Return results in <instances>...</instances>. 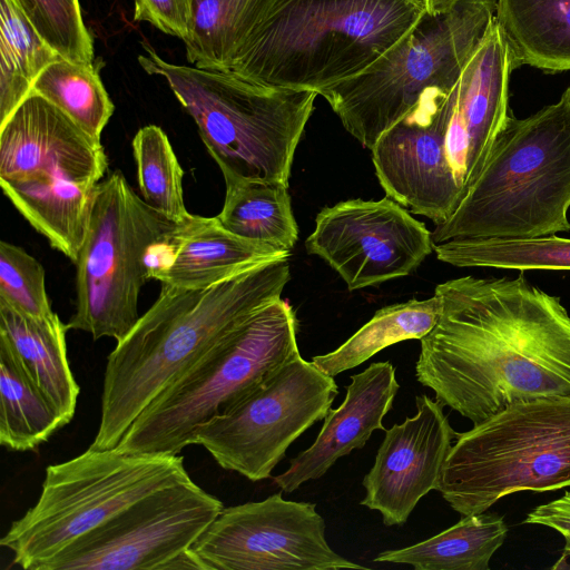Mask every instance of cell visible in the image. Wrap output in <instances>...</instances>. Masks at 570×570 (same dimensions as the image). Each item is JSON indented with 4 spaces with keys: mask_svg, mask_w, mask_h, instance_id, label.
Here are the masks:
<instances>
[{
    "mask_svg": "<svg viewBox=\"0 0 570 570\" xmlns=\"http://www.w3.org/2000/svg\"><path fill=\"white\" fill-rule=\"evenodd\" d=\"M59 58L16 0H0V124L30 95L41 71Z\"/></svg>",
    "mask_w": 570,
    "mask_h": 570,
    "instance_id": "27",
    "label": "cell"
},
{
    "mask_svg": "<svg viewBox=\"0 0 570 570\" xmlns=\"http://www.w3.org/2000/svg\"><path fill=\"white\" fill-rule=\"evenodd\" d=\"M514 68L511 47L494 17L458 80L446 134L448 156L463 197L511 115L509 81Z\"/></svg>",
    "mask_w": 570,
    "mask_h": 570,
    "instance_id": "18",
    "label": "cell"
},
{
    "mask_svg": "<svg viewBox=\"0 0 570 570\" xmlns=\"http://www.w3.org/2000/svg\"><path fill=\"white\" fill-rule=\"evenodd\" d=\"M425 13L420 0H276L226 72L321 95L368 69Z\"/></svg>",
    "mask_w": 570,
    "mask_h": 570,
    "instance_id": "3",
    "label": "cell"
},
{
    "mask_svg": "<svg viewBox=\"0 0 570 570\" xmlns=\"http://www.w3.org/2000/svg\"><path fill=\"white\" fill-rule=\"evenodd\" d=\"M570 87L527 118L512 114L452 216L432 232L453 239H527L570 230Z\"/></svg>",
    "mask_w": 570,
    "mask_h": 570,
    "instance_id": "4",
    "label": "cell"
},
{
    "mask_svg": "<svg viewBox=\"0 0 570 570\" xmlns=\"http://www.w3.org/2000/svg\"><path fill=\"white\" fill-rule=\"evenodd\" d=\"M508 525L493 512L463 515L449 529L415 544L381 552L375 562L410 564L415 570H489Z\"/></svg>",
    "mask_w": 570,
    "mask_h": 570,
    "instance_id": "23",
    "label": "cell"
},
{
    "mask_svg": "<svg viewBox=\"0 0 570 570\" xmlns=\"http://www.w3.org/2000/svg\"><path fill=\"white\" fill-rule=\"evenodd\" d=\"M497 0H454L416 27L364 72L321 96L344 128L372 149L431 88L450 91L487 35Z\"/></svg>",
    "mask_w": 570,
    "mask_h": 570,
    "instance_id": "9",
    "label": "cell"
},
{
    "mask_svg": "<svg viewBox=\"0 0 570 570\" xmlns=\"http://www.w3.org/2000/svg\"><path fill=\"white\" fill-rule=\"evenodd\" d=\"M233 0H194L193 30L185 41L190 65L208 70L222 68L225 29Z\"/></svg>",
    "mask_w": 570,
    "mask_h": 570,
    "instance_id": "33",
    "label": "cell"
},
{
    "mask_svg": "<svg viewBox=\"0 0 570 570\" xmlns=\"http://www.w3.org/2000/svg\"><path fill=\"white\" fill-rule=\"evenodd\" d=\"M399 387L395 367L387 361L372 363L352 375L343 403L331 409L314 443L293 458L289 468L273 478L274 483L292 493L320 479L352 450L362 449L373 431H385L382 420L392 409Z\"/></svg>",
    "mask_w": 570,
    "mask_h": 570,
    "instance_id": "19",
    "label": "cell"
},
{
    "mask_svg": "<svg viewBox=\"0 0 570 570\" xmlns=\"http://www.w3.org/2000/svg\"><path fill=\"white\" fill-rule=\"evenodd\" d=\"M179 454L88 449L46 469L37 503L0 540L12 564L37 570L80 537L131 504L189 479Z\"/></svg>",
    "mask_w": 570,
    "mask_h": 570,
    "instance_id": "10",
    "label": "cell"
},
{
    "mask_svg": "<svg viewBox=\"0 0 570 570\" xmlns=\"http://www.w3.org/2000/svg\"><path fill=\"white\" fill-rule=\"evenodd\" d=\"M132 150L145 203L174 223L186 219L190 214L183 197L184 171L165 131L156 125L140 128Z\"/></svg>",
    "mask_w": 570,
    "mask_h": 570,
    "instance_id": "30",
    "label": "cell"
},
{
    "mask_svg": "<svg viewBox=\"0 0 570 570\" xmlns=\"http://www.w3.org/2000/svg\"><path fill=\"white\" fill-rule=\"evenodd\" d=\"M108 169L100 141L30 92L0 124V185L18 212L73 263L96 187Z\"/></svg>",
    "mask_w": 570,
    "mask_h": 570,
    "instance_id": "6",
    "label": "cell"
},
{
    "mask_svg": "<svg viewBox=\"0 0 570 570\" xmlns=\"http://www.w3.org/2000/svg\"><path fill=\"white\" fill-rule=\"evenodd\" d=\"M68 330L56 313L37 318L0 299V337L10 345L28 376L67 424L75 415L80 393L67 357Z\"/></svg>",
    "mask_w": 570,
    "mask_h": 570,
    "instance_id": "21",
    "label": "cell"
},
{
    "mask_svg": "<svg viewBox=\"0 0 570 570\" xmlns=\"http://www.w3.org/2000/svg\"><path fill=\"white\" fill-rule=\"evenodd\" d=\"M296 318L282 298L258 308L213 344L138 415L119 444L130 453L179 454L196 429L299 352Z\"/></svg>",
    "mask_w": 570,
    "mask_h": 570,
    "instance_id": "7",
    "label": "cell"
},
{
    "mask_svg": "<svg viewBox=\"0 0 570 570\" xmlns=\"http://www.w3.org/2000/svg\"><path fill=\"white\" fill-rule=\"evenodd\" d=\"M440 299H410L380 308L373 317L333 352L313 356L323 373L335 376L354 368L383 348L407 340H421L435 325Z\"/></svg>",
    "mask_w": 570,
    "mask_h": 570,
    "instance_id": "25",
    "label": "cell"
},
{
    "mask_svg": "<svg viewBox=\"0 0 570 570\" xmlns=\"http://www.w3.org/2000/svg\"><path fill=\"white\" fill-rule=\"evenodd\" d=\"M31 92L53 104L97 141L115 110L91 62L59 58L41 71Z\"/></svg>",
    "mask_w": 570,
    "mask_h": 570,
    "instance_id": "29",
    "label": "cell"
},
{
    "mask_svg": "<svg viewBox=\"0 0 570 570\" xmlns=\"http://www.w3.org/2000/svg\"><path fill=\"white\" fill-rule=\"evenodd\" d=\"M428 14H436L446 9L454 0H420Z\"/></svg>",
    "mask_w": 570,
    "mask_h": 570,
    "instance_id": "36",
    "label": "cell"
},
{
    "mask_svg": "<svg viewBox=\"0 0 570 570\" xmlns=\"http://www.w3.org/2000/svg\"><path fill=\"white\" fill-rule=\"evenodd\" d=\"M570 487V396L508 405L456 433L438 491L462 515L485 512L519 491Z\"/></svg>",
    "mask_w": 570,
    "mask_h": 570,
    "instance_id": "8",
    "label": "cell"
},
{
    "mask_svg": "<svg viewBox=\"0 0 570 570\" xmlns=\"http://www.w3.org/2000/svg\"><path fill=\"white\" fill-rule=\"evenodd\" d=\"M39 35L62 58L92 62L94 42L79 0H16Z\"/></svg>",
    "mask_w": 570,
    "mask_h": 570,
    "instance_id": "31",
    "label": "cell"
},
{
    "mask_svg": "<svg viewBox=\"0 0 570 570\" xmlns=\"http://www.w3.org/2000/svg\"><path fill=\"white\" fill-rule=\"evenodd\" d=\"M334 376L296 353L222 414L199 425L191 444L219 466L256 482L271 478L288 446L331 411Z\"/></svg>",
    "mask_w": 570,
    "mask_h": 570,
    "instance_id": "12",
    "label": "cell"
},
{
    "mask_svg": "<svg viewBox=\"0 0 570 570\" xmlns=\"http://www.w3.org/2000/svg\"><path fill=\"white\" fill-rule=\"evenodd\" d=\"M0 403V443L12 451L36 450L67 424L1 337Z\"/></svg>",
    "mask_w": 570,
    "mask_h": 570,
    "instance_id": "24",
    "label": "cell"
},
{
    "mask_svg": "<svg viewBox=\"0 0 570 570\" xmlns=\"http://www.w3.org/2000/svg\"><path fill=\"white\" fill-rule=\"evenodd\" d=\"M439 261L456 267L570 271V238L557 235L527 239H453L434 245Z\"/></svg>",
    "mask_w": 570,
    "mask_h": 570,
    "instance_id": "28",
    "label": "cell"
},
{
    "mask_svg": "<svg viewBox=\"0 0 570 570\" xmlns=\"http://www.w3.org/2000/svg\"><path fill=\"white\" fill-rule=\"evenodd\" d=\"M524 522L557 530L566 540L563 557L570 556V491L557 500L534 508Z\"/></svg>",
    "mask_w": 570,
    "mask_h": 570,
    "instance_id": "35",
    "label": "cell"
},
{
    "mask_svg": "<svg viewBox=\"0 0 570 570\" xmlns=\"http://www.w3.org/2000/svg\"><path fill=\"white\" fill-rule=\"evenodd\" d=\"M289 256L239 237L215 217L189 215L154 249L150 278L181 288L213 285L257 263Z\"/></svg>",
    "mask_w": 570,
    "mask_h": 570,
    "instance_id": "20",
    "label": "cell"
},
{
    "mask_svg": "<svg viewBox=\"0 0 570 570\" xmlns=\"http://www.w3.org/2000/svg\"><path fill=\"white\" fill-rule=\"evenodd\" d=\"M440 315L421 341L416 380L473 425L508 405L570 396V315L560 297L515 277L439 284Z\"/></svg>",
    "mask_w": 570,
    "mask_h": 570,
    "instance_id": "1",
    "label": "cell"
},
{
    "mask_svg": "<svg viewBox=\"0 0 570 570\" xmlns=\"http://www.w3.org/2000/svg\"><path fill=\"white\" fill-rule=\"evenodd\" d=\"M282 492L222 510L190 548L205 570L368 569L328 546L316 504Z\"/></svg>",
    "mask_w": 570,
    "mask_h": 570,
    "instance_id": "14",
    "label": "cell"
},
{
    "mask_svg": "<svg viewBox=\"0 0 570 570\" xmlns=\"http://www.w3.org/2000/svg\"><path fill=\"white\" fill-rule=\"evenodd\" d=\"M455 92L456 85L450 91L425 90L371 149L386 196L435 226L446 222L463 198L446 150Z\"/></svg>",
    "mask_w": 570,
    "mask_h": 570,
    "instance_id": "16",
    "label": "cell"
},
{
    "mask_svg": "<svg viewBox=\"0 0 570 570\" xmlns=\"http://www.w3.org/2000/svg\"><path fill=\"white\" fill-rule=\"evenodd\" d=\"M305 247L337 272L350 291L406 276L434 250L432 233L390 197L324 207Z\"/></svg>",
    "mask_w": 570,
    "mask_h": 570,
    "instance_id": "15",
    "label": "cell"
},
{
    "mask_svg": "<svg viewBox=\"0 0 570 570\" xmlns=\"http://www.w3.org/2000/svg\"><path fill=\"white\" fill-rule=\"evenodd\" d=\"M142 69L163 77L194 119L225 184L278 183L289 187L296 147L317 92L258 83L226 71L167 62L150 46Z\"/></svg>",
    "mask_w": 570,
    "mask_h": 570,
    "instance_id": "5",
    "label": "cell"
},
{
    "mask_svg": "<svg viewBox=\"0 0 570 570\" xmlns=\"http://www.w3.org/2000/svg\"><path fill=\"white\" fill-rule=\"evenodd\" d=\"M194 0H135V21H147L184 42L191 36Z\"/></svg>",
    "mask_w": 570,
    "mask_h": 570,
    "instance_id": "34",
    "label": "cell"
},
{
    "mask_svg": "<svg viewBox=\"0 0 570 570\" xmlns=\"http://www.w3.org/2000/svg\"><path fill=\"white\" fill-rule=\"evenodd\" d=\"M495 18L517 67L570 70V0H497Z\"/></svg>",
    "mask_w": 570,
    "mask_h": 570,
    "instance_id": "22",
    "label": "cell"
},
{
    "mask_svg": "<svg viewBox=\"0 0 570 570\" xmlns=\"http://www.w3.org/2000/svg\"><path fill=\"white\" fill-rule=\"evenodd\" d=\"M289 256L252 265L213 285L161 284L158 298L109 354L92 450L116 448L145 407L229 330L281 298Z\"/></svg>",
    "mask_w": 570,
    "mask_h": 570,
    "instance_id": "2",
    "label": "cell"
},
{
    "mask_svg": "<svg viewBox=\"0 0 570 570\" xmlns=\"http://www.w3.org/2000/svg\"><path fill=\"white\" fill-rule=\"evenodd\" d=\"M42 265L23 248L0 242V299L37 318L55 314L48 299Z\"/></svg>",
    "mask_w": 570,
    "mask_h": 570,
    "instance_id": "32",
    "label": "cell"
},
{
    "mask_svg": "<svg viewBox=\"0 0 570 570\" xmlns=\"http://www.w3.org/2000/svg\"><path fill=\"white\" fill-rule=\"evenodd\" d=\"M175 225L148 206L120 170L101 180L75 262L76 311L68 328L94 340H122L140 317L138 297L150 278L153 252Z\"/></svg>",
    "mask_w": 570,
    "mask_h": 570,
    "instance_id": "11",
    "label": "cell"
},
{
    "mask_svg": "<svg viewBox=\"0 0 570 570\" xmlns=\"http://www.w3.org/2000/svg\"><path fill=\"white\" fill-rule=\"evenodd\" d=\"M223 509L189 478L140 499L37 570H169Z\"/></svg>",
    "mask_w": 570,
    "mask_h": 570,
    "instance_id": "13",
    "label": "cell"
},
{
    "mask_svg": "<svg viewBox=\"0 0 570 570\" xmlns=\"http://www.w3.org/2000/svg\"><path fill=\"white\" fill-rule=\"evenodd\" d=\"M230 233L289 253L298 237L288 187L247 181L226 185L225 202L216 216Z\"/></svg>",
    "mask_w": 570,
    "mask_h": 570,
    "instance_id": "26",
    "label": "cell"
},
{
    "mask_svg": "<svg viewBox=\"0 0 570 570\" xmlns=\"http://www.w3.org/2000/svg\"><path fill=\"white\" fill-rule=\"evenodd\" d=\"M416 414L385 430L373 466L363 479L361 504L382 514L387 527L404 524L420 499L439 488L456 432L443 404L426 394L415 399Z\"/></svg>",
    "mask_w": 570,
    "mask_h": 570,
    "instance_id": "17",
    "label": "cell"
}]
</instances>
